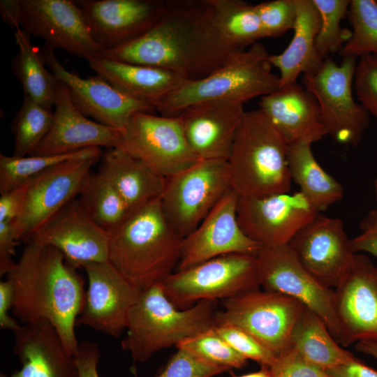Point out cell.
<instances>
[{
    "label": "cell",
    "instance_id": "cell-10",
    "mask_svg": "<svg viewBox=\"0 0 377 377\" xmlns=\"http://www.w3.org/2000/svg\"><path fill=\"white\" fill-rule=\"evenodd\" d=\"M357 57H345L340 64L325 59L302 83L316 99L327 134L337 142L356 146L369 125L368 112L355 101L353 83Z\"/></svg>",
    "mask_w": 377,
    "mask_h": 377
},
{
    "label": "cell",
    "instance_id": "cell-18",
    "mask_svg": "<svg viewBox=\"0 0 377 377\" xmlns=\"http://www.w3.org/2000/svg\"><path fill=\"white\" fill-rule=\"evenodd\" d=\"M82 269L87 274L88 288L76 326L85 325L119 337L126 329L130 310L142 290L109 261L88 263Z\"/></svg>",
    "mask_w": 377,
    "mask_h": 377
},
{
    "label": "cell",
    "instance_id": "cell-32",
    "mask_svg": "<svg viewBox=\"0 0 377 377\" xmlns=\"http://www.w3.org/2000/svg\"><path fill=\"white\" fill-rule=\"evenodd\" d=\"M290 345L306 360L324 370L355 357L339 346L321 319L307 308L293 328Z\"/></svg>",
    "mask_w": 377,
    "mask_h": 377
},
{
    "label": "cell",
    "instance_id": "cell-20",
    "mask_svg": "<svg viewBox=\"0 0 377 377\" xmlns=\"http://www.w3.org/2000/svg\"><path fill=\"white\" fill-rule=\"evenodd\" d=\"M44 61L57 80L64 84L74 105L94 121L123 131L136 113L154 108L121 92L98 75L87 79L68 71L47 45L42 54Z\"/></svg>",
    "mask_w": 377,
    "mask_h": 377
},
{
    "label": "cell",
    "instance_id": "cell-2",
    "mask_svg": "<svg viewBox=\"0 0 377 377\" xmlns=\"http://www.w3.org/2000/svg\"><path fill=\"white\" fill-rule=\"evenodd\" d=\"M6 276L13 288L14 316L23 325L47 320L74 356L79 348L76 320L86 295L84 280L77 269L55 247L30 240Z\"/></svg>",
    "mask_w": 377,
    "mask_h": 377
},
{
    "label": "cell",
    "instance_id": "cell-44",
    "mask_svg": "<svg viewBox=\"0 0 377 377\" xmlns=\"http://www.w3.org/2000/svg\"><path fill=\"white\" fill-rule=\"evenodd\" d=\"M269 367L272 377H327L324 369L309 362L291 345Z\"/></svg>",
    "mask_w": 377,
    "mask_h": 377
},
{
    "label": "cell",
    "instance_id": "cell-30",
    "mask_svg": "<svg viewBox=\"0 0 377 377\" xmlns=\"http://www.w3.org/2000/svg\"><path fill=\"white\" fill-rule=\"evenodd\" d=\"M311 145L309 141L288 145V162L292 181L320 213L341 200L344 190L341 184L318 163Z\"/></svg>",
    "mask_w": 377,
    "mask_h": 377
},
{
    "label": "cell",
    "instance_id": "cell-12",
    "mask_svg": "<svg viewBox=\"0 0 377 377\" xmlns=\"http://www.w3.org/2000/svg\"><path fill=\"white\" fill-rule=\"evenodd\" d=\"M256 256L260 286L265 290L288 295L302 303L321 319L339 343L334 290L313 276L288 245L261 246Z\"/></svg>",
    "mask_w": 377,
    "mask_h": 377
},
{
    "label": "cell",
    "instance_id": "cell-53",
    "mask_svg": "<svg viewBox=\"0 0 377 377\" xmlns=\"http://www.w3.org/2000/svg\"><path fill=\"white\" fill-rule=\"evenodd\" d=\"M232 377H272L269 367L262 366L261 369L256 372L246 374L242 376L232 374Z\"/></svg>",
    "mask_w": 377,
    "mask_h": 377
},
{
    "label": "cell",
    "instance_id": "cell-46",
    "mask_svg": "<svg viewBox=\"0 0 377 377\" xmlns=\"http://www.w3.org/2000/svg\"><path fill=\"white\" fill-rule=\"evenodd\" d=\"M74 359L79 377H99L98 364L100 350L96 343L89 341H82L79 343Z\"/></svg>",
    "mask_w": 377,
    "mask_h": 377
},
{
    "label": "cell",
    "instance_id": "cell-13",
    "mask_svg": "<svg viewBox=\"0 0 377 377\" xmlns=\"http://www.w3.org/2000/svg\"><path fill=\"white\" fill-rule=\"evenodd\" d=\"M118 148L138 158L165 178L188 168L199 159L190 148L176 117L150 112L134 114L121 131Z\"/></svg>",
    "mask_w": 377,
    "mask_h": 377
},
{
    "label": "cell",
    "instance_id": "cell-38",
    "mask_svg": "<svg viewBox=\"0 0 377 377\" xmlns=\"http://www.w3.org/2000/svg\"><path fill=\"white\" fill-rule=\"evenodd\" d=\"M320 17V25L316 39V47L325 58L341 50L351 36V32L341 27L342 20L348 15L349 0H312Z\"/></svg>",
    "mask_w": 377,
    "mask_h": 377
},
{
    "label": "cell",
    "instance_id": "cell-51",
    "mask_svg": "<svg viewBox=\"0 0 377 377\" xmlns=\"http://www.w3.org/2000/svg\"><path fill=\"white\" fill-rule=\"evenodd\" d=\"M0 13L4 23L15 31L21 27L20 0H1Z\"/></svg>",
    "mask_w": 377,
    "mask_h": 377
},
{
    "label": "cell",
    "instance_id": "cell-49",
    "mask_svg": "<svg viewBox=\"0 0 377 377\" xmlns=\"http://www.w3.org/2000/svg\"><path fill=\"white\" fill-rule=\"evenodd\" d=\"M0 195V222L12 223L18 216L22 207V186Z\"/></svg>",
    "mask_w": 377,
    "mask_h": 377
},
{
    "label": "cell",
    "instance_id": "cell-11",
    "mask_svg": "<svg viewBox=\"0 0 377 377\" xmlns=\"http://www.w3.org/2000/svg\"><path fill=\"white\" fill-rule=\"evenodd\" d=\"M305 308L291 297L258 288L223 300L216 323L244 329L278 356L290 346L293 328Z\"/></svg>",
    "mask_w": 377,
    "mask_h": 377
},
{
    "label": "cell",
    "instance_id": "cell-9",
    "mask_svg": "<svg viewBox=\"0 0 377 377\" xmlns=\"http://www.w3.org/2000/svg\"><path fill=\"white\" fill-rule=\"evenodd\" d=\"M231 188L227 160H198L166 178L160 198L162 210L182 239L195 229Z\"/></svg>",
    "mask_w": 377,
    "mask_h": 377
},
{
    "label": "cell",
    "instance_id": "cell-41",
    "mask_svg": "<svg viewBox=\"0 0 377 377\" xmlns=\"http://www.w3.org/2000/svg\"><path fill=\"white\" fill-rule=\"evenodd\" d=\"M264 38L277 37L293 29L297 10L295 0H272L255 5Z\"/></svg>",
    "mask_w": 377,
    "mask_h": 377
},
{
    "label": "cell",
    "instance_id": "cell-26",
    "mask_svg": "<svg viewBox=\"0 0 377 377\" xmlns=\"http://www.w3.org/2000/svg\"><path fill=\"white\" fill-rule=\"evenodd\" d=\"M259 106L288 145L313 144L327 135L316 99L297 82L261 97Z\"/></svg>",
    "mask_w": 377,
    "mask_h": 377
},
{
    "label": "cell",
    "instance_id": "cell-50",
    "mask_svg": "<svg viewBox=\"0 0 377 377\" xmlns=\"http://www.w3.org/2000/svg\"><path fill=\"white\" fill-rule=\"evenodd\" d=\"M327 377H377V371L356 357L344 364L325 370Z\"/></svg>",
    "mask_w": 377,
    "mask_h": 377
},
{
    "label": "cell",
    "instance_id": "cell-7",
    "mask_svg": "<svg viewBox=\"0 0 377 377\" xmlns=\"http://www.w3.org/2000/svg\"><path fill=\"white\" fill-rule=\"evenodd\" d=\"M99 147L58 163L22 186L20 214L12 223L18 242L27 243L69 202L80 195L91 169L102 157Z\"/></svg>",
    "mask_w": 377,
    "mask_h": 377
},
{
    "label": "cell",
    "instance_id": "cell-31",
    "mask_svg": "<svg viewBox=\"0 0 377 377\" xmlns=\"http://www.w3.org/2000/svg\"><path fill=\"white\" fill-rule=\"evenodd\" d=\"M213 27L233 52L243 51L264 38L255 5L240 0H207Z\"/></svg>",
    "mask_w": 377,
    "mask_h": 377
},
{
    "label": "cell",
    "instance_id": "cell-3",
    "mask_svg": "<svg viewBox=\"0 0 377 377\" xmlns=\"http://www.w3.org/2000/svg\"><path fill=\"white\" fill-rule=\"evenodd\" d=\"M109 235V262L140 290L176 270L182 239L166 219L160 198L131 212Z\"/></svg>",
    "mask_w": 377,
    "mask_h": 377
},
{
    "label": "cell",
    "instance_id": "cell-21",
    "mask_svg": "<svg viewBox=\"0 0 377 377\" xmlns=\"http://www.w3.org/2000/svg\"><path fill=\"white\" fill-rule=\"evenodd\" d=\"M339 344L377 341V267L355 253L348 273L335 288Z\"/></svg>",
    "mask_w": 377,
    "mask_h": 377
},
{
    "label": "cell",
    "instance_id": "cell-47",
    "mask_svg": "<svg viewBox=\"0 0 377 377\" xmlns=\"http://www.w3.org/2000/svg\"><path fill=\"white\" fill-rule=\"evenodd\" d=\"M18 242L11 223L0 222V275H7L16 265L13 258Z\"/></svg>",
    "mask_w": 377,
    "mask_h": 377
},
{
    "label": "cell",
    "instance_id": "cell-14",
    "mask_svg": "<svg viewBox=\"0 0 377 377\" xmlns=\"http://www.w3.org/2000/svg\"><path fill=\"white\" fill-rule=\"evenodd\" d=\"M318 214L300 191L260 197L239 196L237 206L242 230L263 247L288 245Z\"/></svg>",
    "mask_w": 377,
    "mask_h": 377
},
{
    "label": "cell",
    "instance_id": "cell-4",
    "mask_svg": "<svg viewBox=\"0 0 377 377\" xmlns=\"http://www.w3.org/2000/svg\"><path fill=\"white\" fill-rule=\"evenodd\" d=\"M219 300H202L177 309L165 295L161 283L142 290L130 310L121 348L134 361L145 362L162 349L216 326Z\"/></svg>",
    "mask_w": 377,
    "mask_h": 377
},
{
    "label": "cell",
    "instance_id": "cell-43",
    "mask_svg": "<svg viewBox=\"0 0 377 377\" xmlns=\"http://www.w3.org/2000/svg\"><path fill=\"white\" fill-rule=\"evenodd\" d=\"M353 87L359 103L377 118V56L364 54L357 61Z\"/></svg>",
    "mask_w": 377,
    "mask_h": 377
},
{
    "label": "cell",
    "instance_id": "cell-33",
    "mask_svg": "<svg viewBox=\"0 0 377 377\" xmlns=\"http://www.w3.org/2000/svg\"><path fill=\"white\" fill-rule=\"evenodd\" d=\"M24 30L15 31L18 52L13 59V71L17 77L24 97L52 110L56 99L58 80L45 66L43 55L32 45Z\"/></svg>",
    "mask_w": 377,
    "mask_h": 377
},
{
    "label": "cell",
    "instance_id": "cell-23",
    "mask_svg": "<svg viewBox=\"0 0 377 377\" xmlns=\"http://www.w3.org/2000/svg\"><path fill=\"white\" fill-rule=\"evenodd\" d=\"M244 112L243 103L216 100L188 106L177 116L199 160H227Z\"/></svg>",
    "mask_w": 377,
    "mask_h": 377
},
{
    "label": "cell",
    "instance_id": "cell-17",
    "mask_svg": "<svg viewBox=\"0 0 377 377\" xmlns=\"http://www.w3.org/2000/svg\"><path fill=\"white\" fill-rule=\"evenodd\" d=\"M238 194L230 189L195 229L182 239L175 271L227 254H257L261 246L246 235L238 223Z\"/></svg>",
    "mask_w": 377,
    "mask_h": 377
},
{
    "label": "cell",
    "instance_id": "cell-35",
    "mask_svg": "<svg viewBox=\"0 0 377 377\" xmlns=\"http://www.w3.org/2000/svg\"><path fill=\"white\" fill-rule=\"evenodd\" d=\"M53 121V112L24 97L11 124L14 137L13 155H30L49 132Z\"/></svg>",
    "mask_w": 377,
    "mask_h": 377
},
{
    "label": "cell",
    "instance_id": "cell-42",
    "mask_svg": "<svg viewBox=\"0 0 377 377\" xmlns=\"http://www.w3.org/2000/svg\"><path fill=\"white\" fill-rule=\"evenodd\" d=\"M162 371L151 377H213L226 368L212 364L184 349L177 348Z\"/></svg>",
    "mask_w": 377,
    "mask_h": 377
},
{
    "label": "cell",
    "instance_id": "cell-15",
    "mask_svg": "<svg viewBox=\"0 0 377 377\" xmlns=\"http://www.w3.org/2000/svg\"><path fill=\"white\" fill-rule=\"evenodd\" d=\"M21 27L43 38L47 47L61 49L87 61L101 56L86 17L71 0H20Z\"/></svg>",
    "mask_w": 377,
    "mask_h": 377
},
{
    "label": "cell",
    "instance_id": "cell-6",
    "mask_svg": "<svg viewBox=\"0 0 377 377\" xmlns=\"http://www.w3.org/2000/svg\"><path fill=\"white\" fill-rule=\"evenodd\" d=\"M270 54L257 42L232 54L206 77L186 81L155 110L161 115L176 117L183 110L204 101H230L244 103L279 89V77L271 72Z\"/></svg>",
    "mask_w": 377,
    "mask_h": 377
},
{
    "label": "cell",
    "instance_id": "cell-39",
    "mask_svg": "<svg viewBox=\"0 0 377 377\" xmlns=\"http://www.w3.org/2000/svg\"><path fill=\"white\" fill-rule=\"evenodd\" d=\"M219 367L231 370L242 369L248 360L235 351L215 330L214 327L185 339L176 346Z\"/></svg>",
    "mask_w": 377,
    "mask_h": 377
},
{
    "label": "cell",
    "instance_id": "cell-52",
    "mask_svg": "<svg viewBox=\"0 0 377 377\" xmlns=\"http://www.w3.org/2000/svg\"><path fill=\"white\" fill-rule=\"evenodd\" d=\"M355 348L357 351L364 353L377 359V341H362L356 343Z\"/></svg>",
    "mask_w": 377,
    "mask_h": 377
},
{
    "label": "cell",
    "instance_id": "cell-29",
    "mask_svg": "<svg viewBox=\"0 0 377 377\" xmlns=\"http://www.w3.org/2000/svg\"><path fill=\"white\" fill-rule=\"evenodd\" d=\"M117 189L130 212L161 198L166 178L120 148L102 155L100 170Z\"/></svg>",
    "mask_w": 377,
    "mask_h": 377
},
{
    "label": "cell",
    "instance_id": "cell-28",
    "mask_svg": "<svg viewBox=\"0 0 377 377\" xmlns=\"http://www.w3.org/2000/svg\"><path fill=\"white\" fill-rule=\"evenodd\" d=\"M297 17L293 36L287 47L280 54H270L272 66L279 70L280 87L297 82L301 75L316 72L324 59L316 47L320 17L312 0H295Z\"/></svg>",
    "mask_w": 377,
    "mask_h": 377
},
{
    "label": "cell",
    "instance_id": "cell-5",
    "mask_svg": "<svg viewBox=\"0 0 377 377\" xmlns=\"http://www.w3.org/2000/svg\"><path fill=\"white\" fill-rule=\"evenodd\" d=\"M288 144L260 110L245 111L227 159L231 188L240 197L290 192Z\"/></svg>",
    "mask_w": 377,
    "mask_h": 377
},
{
    "label": "cell",
    "instance_id": "cell-40",
    "mask_svg": "<svg viewBox=\"0 0 377 377\" xmlns=\"http://www.w3.org/2000/svg\"><path fill=\"white\" fill-rule=\"evenodd\" d=\"M216 332L238 353L261 367H270L276 356L244 329L229 323L217 324Z\"/></svg>",
    "mask_w": 377,
    "mask_h": 377
},
{
    "label": "cell",
    "instance_id": "cell-1",
    "mask_svg": "<svg viewBox=\"0 0 377 377\" xmlns=\"http://www.w3.org/2000/svg\"><path fill=\"white\" fill-rule=\"evenodd\" d=\"M233 53L217 35L205 0L173 2L146 34L102 55L162 68L194 81L209 75Z\"/></svg>",
    "mask_w": 377,
    "mask_h": 377
},
{
    "label": "cell",
    "instance_id": "cell-24",
    "mask_svg": "<svg viewBox=\"0 0 377 377\" xmlns=\"http://www.w3.org/2000/svg\"><path fill=\"white\" fill-rule=\"evenodd\" d=\"M54 108L49 132L30 155H61L91 147H119L121 131L88 119L59 81Z\"/></svg>",
    "mask_w": 377,
    "mask_h": 377
},
{
    "label": "cell",
    "instance_id": "cell-8",
    "mask_svg": "<svg viewBox=\"0 0 377 377\" xmlns=\"http://www.w3.org/2000/svg\"><path fill=\"white\" fill-rule=\"evenodd\" d=\"M161 283L179 309L202 300H225L260 286L256 256L243 253L221 256L175 271Z\"/></svg>",
    "mask_w": 377,
    "mask_h": 377
},
{
    "label": "cell",
    "instance_id": "cell-19",
    "mask_svg": "<svg viewBox=\"0 0 377 377\" xmlns=\"http://www.w3.org/2000/svg\"><path fill=\"white\" fill-rule=\"evenodd\" d=\"M84 13L96 43L104 52L128 44L154 27L173 1L161 0H84Z\"/></svg>",
    "mask_w": 377,
    "mask_h": 377
},
{
    "label": "cell",
    "instance_id": "cell-34",
    "mask_svg": "<svg viewBox=\"0 0 377 377\" xmlns=\"http://www.w3.org/2000/svg\"><path fill=\"white\" fill-rule=\"evenodd\" d=\"M79 195L93 220L108 232L117 228L131 212L117 189L101 172L90 173Z\"/></svg>",
    "mask_w": 377,
    "mask_h": 377
},
{
    "label": "cell",
    "instance_id": "cell-37",
    "mask_svg": "<svg viewBox=\"0 0 377 377\" xmlns=\"http://www.w3.org/2000/svg\"><path fill=\"white\" fill-rule=\"evenodd\" d=\"M94 148L61 155H29L15 157L0 154V193L21 186L50 168L89 153Z\"/></svg>",
    "mask_w": 377,
    "mask_h": 377
},
{
    "label": "cell",
    "instance_id": "cell-54",
    "mask_svg": "<svg viewBox=\"0 0 377 377\" xmlns=\"http://www.w3.org/2000/svg\"><path fill=\"white\" fill-rule=\"evenodd\" d=\"M374 185V191H375V198H376V202L377 203V178L375 179Z\"/></svg>",
    "mask_w": 377,
    "mask_h": 377
},
{
    "label": "cell",
    "instance_id": "cell-48",
    "mask_svg": "<svg viewBox=\"0 0 377 377\" xmlns=\"http://www.w3.org/2000/svg\"><path fill=\"white\" fill-rule=\"evenodd\" d=\"M13 288L10 281H0V328L10 330L13 332L17 330L21 324L9 315V310L13 306Z\"/></svg>",
    "mask_w": 377,
    "mask_h": 377
},
{
    "label": "cell",
    "instance_id": "cell-16",
    "mask_svg": "<svg viewBox=\"0 0 377 377\" xmlns=\"http://www.w3.org/2000/svg\"><path fill=\"white\" fill-rule=\"evenodd\" d=\"M288 246L303 266L331 288H336L348 273L355 254L342 221L320 213L293 237Z\"/></svg>",
    "mask_w": 377,
    "mask_h": 377
},
{
    "label": "cell",
    "instance_id": "cell-45",
    "mask_svg": "<svg viewBox=\"0 0 377 377\" xmlns=\"http://www.w3.org/2000/svg\"><path fill=\"white\" fill-rule=\"evenodd\" d=\"M361 233L351 239L354 253L364 251L377 258V209L370 210L360 222Z\"/></svg>",
    "mask_w": 377,
    "mask_h": 377
},
{
    "label": "cell",
    "instance_id": "cell-25",
    "mask_svg": "<svg viewBox=\"0 0 377 377\" xmlns=\"http://www.w3.org/2000/svg\"><path fill=\"white\" fill-rule=\"evenodd\" d=\"M13 334V350L22 368L0 377H79L74 356L47 320L21 325Z\"/></svg>",
    "mask_w": 377,
    "mask_h": 377
},
{
    "label": "cell",
    "instance_id": "cell-27",
    "mask_svg": "<svg viewBox=\"0 0 377 377\" xmlns=\"http://www.w3.org/2000/svg\"><path fill=\"white\" fill-rule=\"evenodd\" d=\"M87 61L97 75L154 110L186 82L167 70L114 60L103 55Z\"/></svg>",
    "mask_w": 377,
    "mask_h": 377
},
{
    "label": "cell",
    "instance_id": "cell-36",
    "mask_svg": "<svg viewBox=\"0 0 377 377\" xmlns=\"http://www.w3.org/2000/svg\"><path fill=\"white\" fill-rule=\"evenodd\" d=\"M347 16L352 27L351 36L339 51L340 55L377 56V1H350Z\"/></svg>",
    "mask_w": 377,
    "mask_h": 377
},
{
    "label": "cell",
    "instance_id": "cell-22",
    "mask_svg": "<svg viewBox=\"0 0 377 377\" xmlns=\"http://www.w3.org/2000/svg\"><path fill=\"white\" fill-rule=\"evenodd\" d=\"M30 240L55 247L76 269L109 261V232L93 220L80 198L69 202Z\"/></svg>",
    "mask_w": 377,
    "mask_h": 377
}]
</instances>
